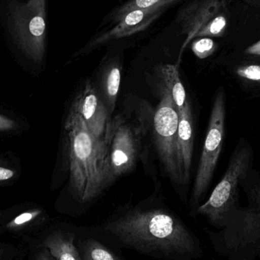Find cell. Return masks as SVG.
Instances as JSON below:
<instances>
[{"mask_svg":"<svg viewBox=\"0 0 260 260\" xmlns=\"http://www.w3.org/2000/svg\"><path fill=\"white\" fill-rule=\"evenodd\" d=\"M101 230L120 247L156 259L196 260L203 256L193 232L165 208L130 207L107 220Z\"/></svg>","mask_w":260,"mask_h":260,"instance_id":"cell-1","label":"cell"},{"mask_svg":"<svg viewBox=\"0 0 260 260\" xmlns=\"http://www.w3.org/2000/svg\"><path fill=\"white\" fill-rule=\"evenodd\" d=\"M70 189L83 205L97 200L113 183L106 139L94 137L72 105L64 124Z\"/></svg>","mask_w":260,"mask_h":260,"instance_id":"cell-2","label":"cell"},{"mask_svg":"<svg viewBox=\"0 0 260 260\" xmlns=\"http://www.w3.org/2000/svg\"><path fill=\"white\" fill-rule=\"evenodd\" d=\"M215 251L229 260H256L260 256V211L238 209L218 232H209Z\"/></svg>","mask_w":260,"mask_h":260,"instance_id":"cell-3","label":"cell"},{"mask_svg":"<svg viewBox=\"0 0 260 260\" xmlns=\"http://www.w3.org/2000/svg\"><path fill=\"white\" fill-rule=\"evenodd\" d=\"M8 27L15 44L36 63L45 54L46 0H11L8 6Z\"/></svg>","mask_w":260,"mask_h":260,"instance_id":"cell-4","label":"cell"},{"mask_svg":"<svg viewBox=\"0 0 260 260\" xmlns=\"http://www.w3.org/2000/svg\"><path fill=\"white\" fill-rule=\"evenodd\" d=\"M251 153L249 148L241 147L235 150L227 171L215 186L206 203L199 206L197 214L203 215L217 229H221L229 217L238 209L237 194L241 180L245 178L250 168Z\"/></svg>","mask_w":260,"mask_h":260,"instance_id":"cell-5","label":"cell"},{"mask_svg":"<svg viewBox=\"0 0 260 260\" xmlns=\"http://www.w3.org/2000/svg\"><path fill=\"white\" fill-rule=\"evenodd\" d=\"M225 95L224 91L220 90L212 105L207 134L191 195L190 207L196 209V212L209 188L221 154L225 131Z\"/></svg>","mask_w":260,"mask_h":260,"instance_id":"cell-6","label":"cell"},{"mask_svg":"<svg viewBox=\"0 0 260 260\" xmlns=\"http://www.w3.org/2000/svg\"><path fill=\"white\" fill-rule=\"evenodd\" d=\"M153 117L154 145L165 172L175 183L183 185L177 144L179 114L172 97L164 88Z\"/></svg>","mask_w":260,"mask_h":260,"instance_id":"cell-7","label":"cell"},{"mask_svg":"<svg viewBox=\"0 0 260 260\" xmlns=\"http://www.w3.org/2000/svg\"><path fill=\"white\" fill-rule=\"evenodd\" d=\"M141 139L136 126L121 116L111 120L106 140L114 180L128 174L136 166L141 152Z\"/></svg>","mask_w":260,"mask_h":260,"instance_id":"cell-8","label":"cell"},{"mask_svg":"<svg viewBox=\"0 0 260 260\" xmlns=\"http://www.w3.org/2000/svg\"><path fill=\"white\" fill-rule=\"evenodd\" d=\"M73 107L83 119L90 133L99 139H106L110 131L111 116L102 101L97 88L90 80L73 101Z\"/></svg>","mask_w":260,"mask_h":260,"instance_id":"cell-9","label":"cell"},{"mask_svg":"<svg viewBox=\"0 0 260 260\" xmlns=\"http://www.w3.org/2000/svg\"><path fill=\"white\" fill-rule=\"evenodd\" d=\"M162 9L134 10L123 15L112 28L93 37L77 53L79 56L88 54L93 50L103 47L111 41L131 36L146 29L162 12Z\"/></svg>","mask_w":260,"mask_h":260,"instance_id":"cell-10","label":"cell"},{"mask_svg":"<svg viewBox=\"0 0 260 260\" xmlns=\"http://www.w3.org/2000/svg\"><path fill=\"white\" fill-rule=\"evenodd\" d=\"M224 9V0H194L179 12L177 21L182 33L186 35L180 55L187 44L194 38H198L200 32Z\"/></svg>","mask_w":260,"mask_h":260,"instance_id":"cell-11","label":"cell"},{"mask_svg":"<svg viewBox=\"0 0 260 260\" xmlns=\"http://www.w3.org/2000/svg\"><path fill=\"white\" fill-rule=\"evenodd\" d=\"M47 221L48 216L40 208L19 212H0V234L29 238L42 231Z\"/></svg>","mask_w":260,"mask_h":260,"instance_id":"cell-12","label":"cell"},{"mask_svg":"<svg viewBox=\"0 0 260 260\" xmlns=\"http://www.w3.org/2000/svg\"><path fill=\"white\" fill-rule=\"evenodd\" d=\"M193 138L192 108L190 104L188 102L183 111L179 114L177 131V144L183 185L188 183L190 177L193 152Z\"/></svg>","mask_w":260,"mask_h":260,"instance_id":"cell-13","label":"cell"},{"mask_svg":"<svg viewBox=\"0 0 260 260\" xmlns=\"http://www.w3.org/2000/svg\"><path fill=\"white\" fill-rule=\"evenodd\" d=\"M76 238L73 229L58 228L47 232L38 247L47 248L56 260H82L76 247Z\"/></svg>","mask_w":260,"mask_h":260,"instance_id":"cell-14","label":"cell"},{"mask_svg":"<svg viewBox=\"0 0 260 260\" xmlns=\"http://www.w3.org/2000/svg\"><path fill=\"white\" fill-rule=\"evenodd\" d=\"M120 81L121 65L120 61L117 58L110 59L102 69L100 76V91H98L111 116L115 109Z\"/></svg>","mask_w":260,"mask_h":260,"instance_id":"cell-15","label":"cell"},{"mask_svg":"<svg viewBox=\"0 0 260 260\" xmlns=\"http://www.w3.org/2000/svg\"><path fill=\"white\" fill-rule=\"evenodd\" d=\"M157 75L163 82L164 88L168 90L175 104L178 114L181 113L188 103L186 91L180 79L178 66L164 64L157 67Z\"/></svg>","mask_w":260,"mask_h":260,"instance_id":"cell-16","label":"cell"},{"mask_svg":"<svg viewBox=\"0 0 260 260\" xmlns=\"http://www.w3.org/2000/svg\"><path fill=\"white\" fill-rule=\"evenodd\" d=\"M181 0H129L120 7L116 8L108 15V21L113 24L117 23L123 15L134 10H148V9H162L166 10L168 8L177 4Z\"/></svg>","mask_w":260,"mask_h":260,"instance_id":"cell-17","label":"cell"},{"mask_svg":"<svg viewBox=\"0 0 260 260\" xmlns=\"http://www.w3.org/2000/svg\"><path fill=\"white\" fill-rule=\"evenodd\" d=\"M76 244L82 260H122L115 252L95 238H76Z\"/></svg>","mask_w":260,"mask_h":260,"instance_id":"cell-18","label":"cell"},{"mask_svg":"<svg viewBox=\"0 0 260 260\" xmlns=\"http://www.w3.org/2000/svg\"><path fill=\"white\" fill-rule=\"evenodd\" d=\"M227 24V19L223 14H220L215 17L198 35V38L206 37H218L222 35Z\"/></svg>","mask_w":260,"mask_h":260,"instance_id":"cell-19","label":"cell"},{"mask_svg":"<svg viewBox=\"0 0 260 260\" xmlns=\"http://www.w3.org/2000/svg\"><path fill=\"white\" fill-rule=\"evenodd\" d=\"M192 50L199 58L205 59L213 53L215 43L210 38H201L192 44Z\"/></svg>","mask_w":260,"mask_h":260,"instance_id":"cell-20","label":"cell"},{"mask_svg":"<svg viewBox=\"0 0 260 260\" xmlns=\"http://www.w3.org/2000/svg\"><path fill=\"white\" fill-rule=\"evenodd\" d=\"M236 74L242 79L260 83V65L243 66L237 69Z\"/></svg>","mask_w":260,"mask_h":260,"instance_id":"cell-21","label":"cell"},{"mask_svg":"<svg viewBox=\"0 0 260 260\" xmlns=\"http://www.w3.org/2000/svg\"><path fill=\"white\" fill-rule=\"evenodd\" d=\"M247 194L249 206L260 211V184L249 189Z\"/></svg>","mask_w":260,"mask_h":260,"instance_id":"cell-22","label":"cell"},{"mask_svg":"<svg viewBox=\"0 0 260 260\" xmlns=\"http://www.w3.org/2000/svg\"><path fill=\"white\" fill-rule=\"evenodd\" d=\"M18 255L17 248L9 244L0 243V260H12Z\"/></svg>","mask_w":260,"mask_h":260,"instance_id":"cell-23","label":"cell"},{"mask_svg":"<svg viewBox=\"0 0 260 260\" xmlns=\"http://www.w3.org/2000/svg\"><path fill=\"white\" fill-rule=\"evenodd\" d=\"M15 170L6 165V162L0 160V183L12 180L15 177Z\"/></svg>","mask_w":260,"mask_h":260,"instance_id":"cell-24","label":"cell"},{"mask_svg":"<svg viewBox=\"0 0 260 260\" xmlns=\"http://www.w3.org/2000/svg\"><path fill=\"white\" fill-rule=\"evenodd\" d=\"M17 123L12 119L0 114V132H9L16 127Z\"/></svg>","mask_w":260,"mask_h":260,"instance_id":"cell-25","label":"cell"},{"mask_svg":"<svg viewBox=\"0 0 260 260\" xmlns=\"http://www.w3.org/2000/svg\"><path fill=\"white\" fill-rule=\"evenodd\" d=\"M34 260H56L45 247H38Z\"/></svg>","mask_w":260,"mask_h":260,"instance_id":"cell-26","label":"cell"},{"mask_svg":"<svg viewBox=\"0 0 260 260\" xmlns=\"http://www.w3.org/2000/svg\"><path fill=\"white\" fill-rule=\"evenodd\" d=\"M244 53L249 55H256V56H260V41L255 43L253 45L250 46L246 49Z\"/></svg>","mask_w":260,"mask_h":260,"instance_id":"cell-27","label":"cell"},{"mask_svg":"<svg viewBox=\"0 0 260 260\" xmlns=\"http://www.w3.org/2000/svg\"><path fill=\"white\" fill-rule=\"evenodd\" d=\"M249 1V0H248ZM250 3H252V4H257L258 3H259V0H250ZM259 8H260V5L259 6Z\"/></svg>","mask_w":260,"mask_h":260,"instance_id":"cell-28","label":"cell"}]
</instances>
